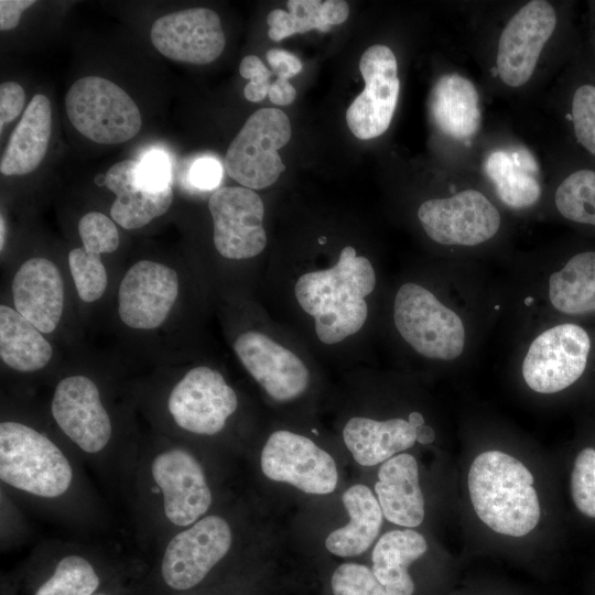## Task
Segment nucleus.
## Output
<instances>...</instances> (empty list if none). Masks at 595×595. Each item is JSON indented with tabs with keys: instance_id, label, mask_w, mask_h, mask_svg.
Masks as SVG:
<instances>
[{
	"instance_id": "obj_1",
	"label": "nucleus",
	"mask_w": 595,
	"mask_h": 595,
	"mask_svg": "<svg viewBox=\"0 0 595 595\" xmlns=\"http://www.w3.org/2000/svg\"><path fill=\"white\" fill-rule=\"evenodd\" d=\"M231 348L246 372L272 401L294 402L309 391L318 359L268 311L257 324L235 336Z\"/></svg>"
},
{
	"instance_id": "obj_2",
	"label": "nucleus",
	"mask_w": 595,
	"mask_h": 595,
	"mask_svg": "<svg viewBox=\"0 0 595 595\" xmlns=\"http://www.w3.org/2000/svg\"><path fill=\"white\" fill-rule=\"evenodd\" d=\"M533 475L516 457L501 451L476 456L468 472V491L479 519L493 531L522 537L540 519Z\"/></svg>"
},
{
	"instance_id": "obj_3",
	"label": "nucleus",
	"mask_w": 595,
	"mask_h": 595,
	"mask_svg": "<svg viewBox=\"0 0 595 595\" xmlns=\"http://www.w3.org/2000/svg\"><path fill=\"white\" fill-rule=\"evenodd\" d=\"M0 479L41 500H57L74 486L75 472L64 451L47 435L18 421L0 423Z\"/></svg>"
},
{
	"instance_id": "obj_4",
	"label": "nucleus",
	"mask_w": 595,
	"mask_h": 595,
	"mask_svg": "<svg viewBox=\"0 0 595 595\" xmlns=\"http://www.w3.org/2000/svg\"><path fill=\"white\" fill-rule=\"evenodd\" d=\"M391 317L401 340L422 358L451 361L465 349L466 329L462 318L423 283L409 280L398 286Z\"/></svg>"
},
{
	"instance_id": "obj_5",
	"label": "nucleus",
	"mask_w": 595,
	"mask_h": 595,
	"mask_svg": "<svg viewBox=\"0 0 595 595\" xmlns=\"http://www.w3.org/2000/svg\"><path fill=\"white\" fill-rule=\"evenodd\" d=\"M232 531L225 518L204 516L181 529L165 544L150 584L158 595H183L195 591L226 558Z\"/></svg>"
},
{
	"instance_id": "obj_6",
	"label": "nucleus",
	"mask_w": 595,
	"mask_h": 595,
	"mask_svg": "<svg viewBox=\"0 0 595 595\" xmlns=\"http://www.w3.org/2000/svg\"><path fill=\"white\" fill-rule=\"evenodd\" d=\"M65 108L74 128L100 144L126 142L138 134L142 123L128 93L100 76L76 80L66 93Z\"/></svg>"
},
{
	"instance_id": "obj_7",
	"label": "nucleus",
	"mask_w": 595,
	"mask_h": 595,
	"mask_svg": "<svg viewBox=\"0 0 595 595\" xmlns=\"http://www.w3.org/2000/svg\"><path fill=\"white\" fill-rule=\"evenodd\" d=\"M149 489L160 516L175 528H186L206 516L213 496L197 457L181 446L152 455L148 466Z\"/></svg>"
},
{
	"instance_id": "obj_8",
	"label": "nucleus",
	"mask_w": 595,
	"mask_h": 595,
	"mask_svg": "<svg viewBox=\"0 0 595 595\" xmlns=\"http://www.w3.org/2000/svg\"><path fill=\"white\" fill-rule=\"evenodd\" d=\"M291 133L290 120L282 110H257L228 147L226 172L244 187H269L285 170L278 150L289 142Z\"/></svg>"
},
{
	"instance_id": "obj_9",
	"label": "nucleus",
	"mask_w": 595,
	"mask_h": 595,
	"mask_svg": "<svg viewBox=\"0 0 595 595\" xmlns=\"http://www.w3.org/2000/svg\"><path fill=\"white\" fill-rule=\"evenodd\" d=\"M418 220L425 235L443 246L474 247L493 239L501 215L480 191L467 188L420 204Z\"/></svg>"
},
{
	"instance_id": "obj_10",
	"label": "nucleus",
	"mask_w": 595,
	"mask_h": 595,
	"mask_svg": "<svg viewBox=\"0 0 595 595\" xmlns=\"http://www.w3.org/2000/svg\"><path fill=\"white\" fill-rule=\"evenodd\" d=\"M237 409L235 389L219 370L206 365L191 368L167 398V410L174 423L195 435L218 434Z\"/></svg>"
},
{
	"instance_id": "obj_11",
	"label": "nucleus",
	"mask_w": 595,
	"mask_h": 595,
	"mask_svg": "<svg viewBox=\"0 0 595 595\" xmlns=\"http://www.w3.org/2000/svg\"><path fill=\"white\" fill-rule=\"evenodd\" d=\"M558 26L559 14L551 2L531 0L523 4L498 39L495 68L500 82L510 88L526 85Z\"/></svg>"
},
{
	"instance_id": "obj_12",
	"label": "nucleus",
	"mask_w": 595,
	"mask_h": 595,
	"mask_svg": "<svg viewBox=\"0 0 595 595\" xmlns=\"http://www.w3.org/2000/svg\"><path fill=\"white\" fill-rule=\"evenodd\" d=\"M216 251L227 260H252L268 246L263 226L264 204L253 190L227 186L208 199Z\"/></svg>"
},
{
	"instance_id": "obj_13",
	"label": "nucleus",
	"mask_w": 595,
	"mask_h": 595,
	"mask_svg": "<svg viewBox=\"0 0 595 595\" xmlns=\"http://www.w3.org/2000/svg\"><path fill=\"white\" fill-rule=\"evenodd\" d=\"M260 463L268 478L291 484L306 494L327 495L337 485L334 458L311 439L289 430L270 434Z\"/></svg>"
},
{
	"instance_id": "obj_14",
	"label": "nucleus",
	"mask_w": 595,
	"mask_h": 595,
	"mask_svg": "<svg viewBox=\"0 0 595 595\" xmlns=\"http://www.w3.org/2000/svg\"><path fill=\"white\" fill-rule=\"evenodd\" d=\"M51 413L64 435L83 453L97 456L110 444L111 419L90 378L76 375L60 380L52 397Z\"/></svg>"
},
{
	"instance_id": "obj_15",
	"label": "nucleus",
	"mask_w": 595,
	"mask_h": 595,
	"mask_svg": "<svg viewBox=\"0 0 595 595\" xmlns=\"http://www.w3.org/2000/svg\"><path fill=\"white\" fill-rule=\"evenodd\" d=\"M359 71L365 89L348 107L346 121L354 136L368 140L388 130L397 107L400 79L396 55L386 45H371L360 57Z\"/></svg>"
},
{
	"instance_id": "obj_16",
	"label": "nucleus",
	"mask_w": 595,
	"mask_h": 595,
	"mask_svg": "<svg viewBox=\"0 0 595 595\" xmlns=\"http://www.w3.org/2000/svg\"><path fill=\"white\" fill-rule=\"evenodd\" d=\"M180 290L176 271L151 260H140L123 275L118 290V314L136 329H154L169 316Z\"/></svg>"
},
{
	"instance_id": "obj_17",
	"label": "nucleus",
	"mask_w": 595,
	"mask_h": 595,
	"mask_svg": "<svg viewBox=\"0 0 595 595\" xmlns=\"http://www.w3.org/2000/svg\"><path fill=\"white\" fill-rule=\"evenodd\" d=\"M151 42L165 57L196 65L208 64L225 48L219 15L207 8L165 14L151 28Z\"/></svg>"
},
{
	"instance_id": "obj_18",
	"label": "nucleus",
	"mask_w": 595,
	"mask_h": 595,
	"mask_svg": "<svg viewBox=\"0 0 595 595\" xmlns=\"http://www.w3.org/2000/svg\"><path fill=\"white\" fill-rule=\"evenodd\" d=\"M123 580L119 571L78 551H67L32 563L21 575L23 595H94Z\"/></svg>"
},
{
	"instance_id": "obj_19",
	"label": "nucleus",
	"mask_w": 595,
	"mask_h": 595,
	"mask_svg": "<svg viewBox=\"0 0 595 595\" xmlns=\"http://www.w3.org/2000/svg\"><path fill=\"white\" fill-rule=\"evenodd\" d=\"M12 295L17 312L42 333L57 327L64 309V284L51 260H26L14 274Z\"/></svg>"
},
{
	"instance_id": "obj_20",
	"label": "nucleus",
	"mask_w": 595,
	"mask_h": 595,
	"mask_svg": "<svg viewBox=\"0 0 595 595\" xmlns=\"http://www.w3.org/2000/svg\"><path fill=\"white\" fill-rule=\"evenodd\" d=\"M139 162L123 160L106 173V187L116 194L110 207L111 218L125 229L145 226L165 214L173 201L172 185L151 190L139 180Z\"/></svg>"
},
{
	"instance_id": "obj_21",
	"label": "nucleus",
	"mask_w": 595,
	"mask_h": 595,
	"mask_svg": "<svg viewBox=\"0 0 595 595\" xmlns=\"http://www.w3.org/2000/svg\"><path fill=\"white\" fill-rule=\"evenodd\" d=\"M429 110L440 132L455 141L472 140L482 126L478 91L472 80L459 74H446L436 80Z\"/></svg>"
},
{
	"instance_id": "obj_22",
	"label": "nucleus",
	"mask_w": 595,
	"mask_h": 595,
	"mask_svg": "<svg viewBox=\"0 0 595 595\" xmlns=\"http://www.w3.org/2000/svg\"><path fill=\"white\" fill-rule=\"evenodd\" d=\"M375 490L388 521L407 528L422 523L424 498L414 456L403 453L387 459L379 468Z\"/></svg>"
},
{
	"instance_id": "obj_23",
	"label": "nucleus",
	"mask_w": 595,
	"mask_h": 595,
	"mask_svg": "<svg viewBox=\"0 0 595 595\" xmlns=\"http://www.w3.org/2000/svg\"><path fill=\"white\" fill-rule=\"evenodd\" d=\"M343 440L358 464L374 466L413 446L416 429L402 418L376 420L357 415L346 422Z\"/></svg>"
},
{
	"instance_id": "obj_24",
	"label": "nucleus",
	"mask_w": 595,
	"mask_h": 595,
	"mask_svg": "<svg viewBox=\"0 0 595 595\" xmlns=\"http://www.w3.org/2000/svg\"><path fill=\"white\" fill-rule=\"evenodd\" d=\"M52 110L45 95L33 96L22 113L3 151L0 172L3 175H24L42 162L48 148Z\"/></svg>"
},
{
	"instance_id": "obj_25",
	"label": "nucleus",
	"mask_w": 595,
	"mask_h": 595,
	"mask_svg": "<svg viewBox=\"0 0 595 595\" xmlns=\"http://www.w3.org/2000/svg\"><path fill=\"white\" fill-rule=\"evenodd\" d=\"M564 119L580 154L595 164V48L580 58L567 79Z\"/></svg>"
},
{
	"instance_id": "obj_26",
	"label": "nucleus",
	"mask_w": 595,
	"mask_h": 595,
	"mask_svg": "<svg viewBox=\"0 0 595 595\" xmlns=\"http://www.w3.org/2000/svg\"><path fill=\"white\" fill-rule=\"evenodd\" d=\"M342 499L350 520L328 534L325 547L337 556H356L364 553L378 536L383 515L378 499L365 485L349 487Z\"/></svg>"
},
{
	"instance_id": "obj_27",
	"label": "nucleus",
	"mask_w": 595,
	"mask_h": 595,
	"mask_svg": "<svg viewBox=\"0 0 595 595\" xmlns=\"http://www.w3.org/2000/svg\"><path fill=\"white\" fill-rule=\"evenodd\" d=\"M428 550L424 537L412 530H392L379 538L372 550V572L390 595H412L409 565Z\"/></svg>"
},
{
	"instance_id": "obj_28",
	"label": "nucleus",
	"mask_w": 595,
	"mask_h": 595,
	"mask_svg": "<svg viewBox=\"0 0 595 595\" xmlns=\"http://www.w3.org/2000/svg\"><path fill=\"white\" fill-rule=\"evenodd\" d=\"M53 350L42 332L15 309L0 306V357L11 369L33 372L44 368Z\"/></svg>"
},
{
	"instance_id": "obj_29",
	"label": "nucleus",
	"mask_w": 595,
	"mask_h": 595,
	"mask_svg": "<svg viewBox=\"0 0 595 595\" xmlns=\"http://www.w3.org/2000/svg\"><path fill=\"white\" fill-rule=\"evenodd\" d=\"M485 172L498 197L511 208H527L537 203L540 184L531 172L533 163L526 153L498 150L485 161Z\"/></svg>"
},
{
	"instance_id": "obj_30",
	"label": "nucleus",
	"mask_w": 595,
	"mask_h": 595,
	"mask_svg": "<svg viewBox=\"0 0 595 595\" xmlns=\"http://www.w3.org/2000/svg\"><path fill=\"white\" fill-rule=\"evenodd\" d=\"M78 234L83 246L69 251L68 267L79 298L89 303L100 299L108 284L100 256L116 251L119 239L87 226L78 227Z\"/></svg>"
},
{
	"instance_id": "obj_31",
	"label": "nucleus",
	"mask_w": 595,
	"mask_h": 595,
	"mask_svg": "<svg viewBox=\"0 0 595 595\" xmlns=\"http://www.w3.org/2000/svg\"><path fill=\"white\" fill-rule=\"evenodd\" d=\"M286 7L289 11L275 9L267 17L268 35L273 41L313 29L328 31L331 25L346 21L349 14L348 4L343 0H289Z\"/></svg>"
},
{
	"instance_id": "obj_32",
	"label": "nucleus",
	"mask_w": 595,
	"mask_h": 595,
	"mask_svg": "<svg viewBox=\"0 0 595 595\" xmlns=\"http://www.w3.org/2000/svg\"><path fill=\"white\" fill-rule=\"evenodd\" d=\"M553 203L565 221L595 231V164L582 156L569 166L555 186Z\"/></svg>"
},
{
	"instance_id": "obj_33",
	"label": "nucleus",
	"mask_w": 595,
	"mask_h": 595,
	"mask_svg": "<svg viewBox=\"0 0 595 595\" xmlns=\"http://www.w3.org/2000/svg\"><path fill=\"white\" fill-rule=\"evenodd\" d=\"M331 587L334 595H390L372 570L357 563L340 564L332 575Z\"/></svg>"
},
{
	"instance_id": "obj_34",
	"label": "nucleus",
	"mask_w": 595,
	"mask_h": 595,
	"mask_svg": "<svg viewBox=\"0 0 595 595\" xmlns=\"http://www.w3.org/2000/svg\"><path fill=\"white\" fill-rule=\"evenodd\" d=\"M571 493L576 508L595 518V448H583L576 456L571 475Z\"/></svg>"
},
{
	"instance_id": "obj_35",
	"label": "nucleus",
	"mask_w": 595,
	"mask_h": 595,
	"mask_svg": "<svg viewBox=\"0 0 595 595\" xmlns=\"http://www.w3.org/2000/svg\"><path fill=\"white\" fill-rule=\"evenodd\" d=\"M239 73L244 78L250 80L244 88L246 99L252 102L264 99L271 86L272 71L258 56L248 55L240 62Z\"/></svg>"
},
{
	"instance_id": "obj_36",
	"label": "nucleus",
	"mask_w": 595,
	"mask_h": 595,
	"mask_svg": "<svg viewBox=\"0 0 595 595\" xmlns=\"http://www.w3.org/2000/svg\"><path fill=\"white\" fill-rule=\"evenodd\" d=\"M138 174L141 184L151 190H163L172 185L169 160L160 151L148 153L139 162Z\"/></svg>"
},
{
	"instance_id": "obj_37",
	"label": "nucleus",
	"mask_w": 595,
	"mask_h": 595,
	"mask_svg": "<svg viewBox=\"0 0 595 595\" xmlns=\"http://www.w3.org/2000/svg\"><path fill=\"white\" fill-rule=\"evenodd\" d=\"M25 94L15 82H6L0 86V127L14 120L22 111Z\"/></svg>"
},
{
	"instance_id": "obj_38",
	"label": "nucleus",
	"mask_w": 595,
	"mask_h": 595,
	"mask_svg": "<svg viewBox=\"0 0 595 595\" xmlns=\"http://www.w3.org/2000/svg\"><path fill=\"white\" fill-rule=\"evenodd\" d=\"M221 166L213 158L197 160L191 167L190 182L199 190H212L219 184Z\"/></svg>"
},
{
	"instance_id": "obj_39",
	"label": "nucleus",
	"mask_w": 595,
	"mask_h": 595,
	"mask_svg": "<svg viewBox=\"0 0 595 595\" xmlns=\"http://www.w3.org/2000/svg\"><path fill=\"white\" fill-rule=\"evenodd\" d=\"M267 61L277 78L289 79L302 69L301 61L290 52L271 48L267 52Z\"/></svg>"
},
{
	"instance_id": "obj_40",
	"label": "nucleus",
	"mask_w": 595,
	"mask_h": 595,
	"mask_svg": "<svg viewBox=\"0 0 595 595\" xmlns=\"http://www.w3.org/2000/svg\"><path fill=\"white\" fill-rule=\"evenodd\" d=\"M33 0H1L0 1V29L9 31L14 29L22 12L34 4Z\"/></svg>"
},
{
	"instance_id": "obj_41",
	"label": "nucleus",
	"mask_w": 595,
	"mask_h": 595,
	"mask_svg": "<svg viewBox=\"0 0 595 595\" xmlns=\"http://www.w3.org/2000/svg\"><path fill=\"white\" fill-rule=\"evenodd\" d=\"M268 96L273 104L286 106L296 98V90L288 79L277 78L271 83Z\"/></svg>"
},
{
	"instance_id": "obj_42",
	"label": "nucleus",
	"mask_w": 595,
	"mask_h": 595,
	"mask_svg": "<svg viewBox=\"0 0 595 595\" xmlns=\"http://www.w3.org/2000/svg\"><path fill=\"white\" fill-rule=\"evenodd\" d=\"M435 439L434 430L429 425H421L416 428V442L420 444H430Z\"/></svg>"
},
{
	"instance_id": "obj_43",
	"label": "nucleus",
	"mask_w": 595,
	"mask_h": 595,
	"mask_svg": "<svg viewBox=\"0 0 595 595\" xmlns=\"http://www.w3.org/2000/svg\"><path fill=\"white\" fill-rule=\"evenodd\" d=\"M129 588L123 585V580L116 582L100 589L94 595H126Z\"/></svg>"
},
{
	"instance_id": "obj_44",
	"label": "nucleus",
	"mask_w": 595,
	"mask_h": 595,
	"mask_svg": "<svg viewBox=\"0 0 595 595\" xmlns=\"http://www.w3.org/2000/svg\"><path fill=\"white\" fill-rule=\"evenodd\" d=\"M408 420L415 429L424 424L423 415L416 411L411 412Z\"/></svg>"
},
{
	"instance_id": "obj_45",
	"label": "nucleus",
	"mask_w": 595,
	"mask_h": 595,
	"mask_svg": "<svg viewBox=\"0 0 595 595\" xmlns=\"http://www.w3.org/2000/svg\"><path fill=\"white\" fill-rule=\"evenodd\" d=\"M4 237H6V224L3 216L0 217V249H3L4 245Z\"/></svg>"
},
{
	"instance_id": "obj_46",
	"label": "nucleus",
	"mask_w": 595,
	"mask_h": 595,
	"mask_svg": "<svg viewBox=\"0 0 595 595\" xmlns=\"http://www.w3.org/2000/svg\"><path fill=\"white\" fill-rule=\"evenodd\" d=\"M94 183L98 186H106V174H97L94 178Z\"/></svg>"
},
{
	"instance_id": "obj_47",
	"label": "nucleus",
	"mask_w": 595,
	"mask_h": 595,
	"mask_svg": "<svg viewBox=\"0 0 595 595\" xmlns=\"http://www.w3.org/2000/svg\"><path fill=\"white\" fill-rule=\"evenodd\" d=\"M592 24H593V32H594V48H595V4H593V10H592Z\"/></svg>"
},
{
	"instance_id": "obj_48",
	"label": "nucleus",
	"mask_w": 595,
	"mask_h": 595,
	"mask_svg": "<svg viewBox=\"0 0 595 595\" xmlns=\"http://www.w3.org/2000/svg\"><path fill=\"white\" fill-rule=\"evenodd\" d=\"M183 595H187V594H183Z\"/></svg>"
}]
</instances>
